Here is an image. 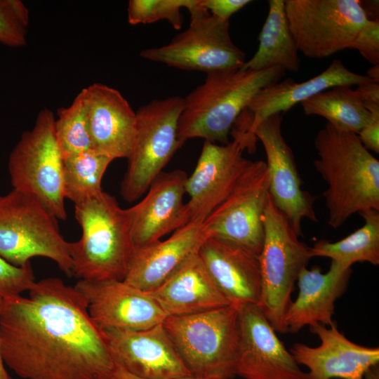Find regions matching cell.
I'll list each match as a JSON object with an SVG mask.
<instances>
[{
    "label": "cell",
    "instance_id": "obj_1",
    "mask_svg": "<svg viewBox=\"0 0 379 379\" xmlns=\"http://www.w3.org/2000/svg\"><path fill=\"white\" fill-rule=\"evenodd\" d=\"M0 351L23 379H112L116 366L84 295L56 277L2 298Z\"/></svg>",
    "mask_w": 379,
    "mask_h": 379
},
{
    "label": "cell",
    "instance_id": "obj_2",
    "mask_svg": "<svg viewBox=\"0 0 379 379\" xmlns=\"http://www.w3.org/2000/svg\"><path fill=\"white\" fill-rule=\"evenodd\" d=\"M314 147V168L328 185L322 195L331 227L338 228L354 213L379 211V161L357 134L327 123Z\"/></svg>",
    "mask_w": 379,
    "mask_h": 379
},
{
    "label": "cell",
    "instance_id": "obj_3",
    "mask_svg": "<svg viewBox=\"0 0 379 379\" xmlns=\"http://www.w3.org/2000/svg\"><path fill=\"white\" fill-rule=\"evenodd\" d=\"M284 74L279 67L258 71L229 69L207 74L204 83L183 98L178 126L181 146L192 138L228 143L236 120L250 101Z\"/></svg>",
    "mask_w": 379,
    "mask_h": 379
},
{
    "label": "cell",
    "instance_id": "obj_4",
    "mask_svg": "<svg viewBox=\"0 0 379 379\" xmlns=\"http://www.w3.org/2000/svg\"><path fill=\"white\" fill-rule=\"evenodd\" d=\"M80 239L70 244L73 276L79 280H124L134 246L126 208L102 191L74 204Z\"/></svg>",
    "mask_w": 379,
    "mask_h": 379
},
{
    "label": "cell",
    "instance_id": "obj_5",
    "mask_svg": "<svg viewBox=\"0 0 379 379\" xmlns=\"http://www.w3.org/2000/svg\"><path fill=\"white\" fill-rule=\"evenodd\" d=\"M163 326L192 376L231 379L238 343L237 307L182 317H168Z\"/></svg>",
    "mask_w": 379,
    "mask_h": 379
},
{
    "label": "cell",
    "instance_id": "obj_6",
    "mask_svg": "<svg viewBox=\"0 0 379 379\" xmlns=\"http://www.w3.org/2000/svg\"><path fill=\"white\" fill-rule=\"evenodd\" d=\"M70 244L58 219L35 199L15 190L0 194V255L22 267L34 257L54 261L67 276H73Z\"/></svg>",
    "mask_w": 379,
    "mask_h": 379
},
{
    "label": "cell",
    "instance_id": "obj_7",
    "mask_svg": "<svg viewBox=\"0 0 379 379\" xmlns=\"http://www.w3.org/2000/svg\"><path fill=\"white\" fill-rule=\"evenodd\" d=\"M264 241L258 255L261 293L258 305L276 332L287 333L284 317L300 272L312 258L290 222L269 194L262 218Z\"/></svg>",
    "mask_w": 379,
    "mask_h": 379
},
{
    "label": "cell",
    "instance_id": "obj_8",
    "mask_svg": "<svg viewBox=\"0 0 379 379\" xmlns=\"http://www.w3.org/2000/svg\"><path fill=\"white\" fill-rule=\"evenodd\" d=\"M52 111L43 109L30 131L23 132L8 158L13 190L41 204L58 220L67 218L64 159L58 145Z\"/></svg>",
    "mask_w": 379,
    "mask_h": 379
},
{
    "label": "cell",
    "instance_id": "obj_9",
    "mask_svg": "<svg viewBox=\"0 0 379 379\" xmlns=\"http://www.w3.org/2000/svg\"><path fill=\"white\" fill-rule=\"evenodd\" d=\"M183 98L153 100L136 112V128L121 194L128 202L141 197L181 147L178 126Z\"/></svg>",
    "mask_w": 379,
    "mask_h": 379
},
{
    "label": "cell",
    "instance_id": "obj_10",
    "mask_svg": "<svg viewBox=\"0 0 379 379\" xmlns=\"http://www.w3.org/2000/svg\"><path fill=\"white\" fill-rule=\"evenodd\" d=\"M188 11V28L167 44L145 49L140 55L182 70L206 74L240 68L246 56L232 40L230 21L213 16L201 5V0H197Z\"/></svg>",
    "mask_w": 379,
    "mask_h": 379
},
{
    "label": "cell",
    "instance_id": "obj_11",
    "mask_svg": "<svg viewBox=\"0 0 379 379\" xmlns=\"http://www.w3.org/2000/svg\"><path fill=\"white\" fill-rule=\"evenodd\" d=\"M299 52L321 59L349 48L368 20L359 0H285Z\"/></svg>",
    "mask_w": 379,
    "mask_h": 379
},
{
    "label": "cell",
    "instance_id": "obj_12",
    "mask_svg": "<svg viewBox=\"0 0 379 379\" xmlns=\"http://www.w3.org/2000/svg\"><path fill=\"white\" fill-rule=\"evenodd\" d=\"M268 197L266 163L252 161L227 197L203 222L208 237L233 243L259 255L265 237L262 218Z\"/></svg>",
    "mask_w": 379,
    "mask_h": 379
},
{
    "label": "cell",
    "instance_id": "obj_13",
    "mask_svg": "<svg viewBox=\"0 0 379 379\" xmlns=\"http://www.w3.org/2000/svg\"><path fill=\"white\" fill-rule=\"evenodd\" d=\"M234 372L244 379H310L256 304L237 307Z\"/></svg>",
    "mask_w": 379,
    "mask_h": 379
},
{
    "label": "cell",
    "instance_id": "obj_14",
    "mask_svg": "<svg viewBox=\"0 0 379 379\" xmlns=\"http://www.w3.org/2000/svg\"><path fill=\"white\" fill-rule=\"evenodd\" d=\"M281 123V114H273L260 123L253 134L265 151L272 201L300 237L304 218L318 221L314 209L317 197L302 188V181L293 151L283 136Z\"/></svg>",
    "mask_w": 379,
    "mask_h": 379
},
{
    "label": "cell",
    "instance_id": "obj_15",
    "mask_svg": "<svg viewBox=\"0 0 379 379\" xmlns=\"http://www.w3.org/2000/svg\"><path fill=\"white\" fill-rule=\"evenodd\" d=\"M244 150L245 142L237 138L224 145L204 141L185 184L190 221L204 222L230 193L252 162L243 156Z\"/></svg>",
    "mask_w": 379,
    "mask_h": 379
},
{
    "label": "cell",
    "instance_id": "obj_16",
    "mask_svg": "<svg viewBox=\"0 0 379 379\" xmlns=\"http://www.w3.org/2000/svg\"><path fill=\"white\" fill-rule=\"evenodd\" d=\"M369 81L372 80L366 75L354 73L340 60H334L325 70L309 80L297 82L289 78L262 88L241 112L231 133L256 143L253 132L267 117L285 112L296 104L333 87L358 86Z\"/></svg>",
    "mask_w": 379,
    "mask_h": 379
},
{
    "label": "cell",
    "instance_id": "obj_17",
    "mask_svg": "<svg viewBox=\"0 0 379 379\" xmlns=\"http://www.w3.org/2000/svg\"><path fill=\"white\" fill-rule=\"evenodd\" d=\"M74 287L84 295L100 330H145L163 324L167 317L147 293L123 280H79Z\"/></svg>",
    "mask_w": 379,
    "mask_h": 379
},
{
    "label": "cell",
    "instance_id": "obj_18",
    "mask_svg": "<svg viewBox=\"0 0 379 379\" xmlns=\"http://www.w3.org/2000/svg\"><path fill=\"white\" fill-rule=\"evenodd\" d=\"M115 364L141 379L192 375L163 324L140 331L101 330Z\"/></svg>",
    "mask_w": 379,
    "mask_h": 379
},
{
    "label": "cell",
    "instance_id": "obj_19",
    "mask_svg": "<svg viewBox=\"0 0 379 379\" xmlns=\"http://www.w3.org/2000/svg\"><path fill=\"white\" fill-rule=\"evenodd\" d=\"M187 178L182 170L162 171L144 198L126 208L134 249L159 241L190 221L183 201Z\"/></svg>",
    "mask_w": 379,
    "mask_h": 379
},
{
    "label": "cell",
    "instance_id": "obj_20",
    "mask_svg": "<svg viewBox=\"0 0 379 379\" xmlns=\"http://www.w3.org/2000/svg\"><path fill=\"white\" fill-rule=\"evenodd\" d=\"M319 345L296 343L289 352L299 365L305 366L310 379H364L379 362V348L357 345L342 333L335 322L310 327Z\"/></svg>",
    "mask_w": 379,
    "mask_h": 379
},
{
    "label": "cell",
    "instance_id": "obj_21",
    "mask_svg": "<svg viewBox=\"0 0 379 379\" xmlns=\"http://www.w3.org/2000/svg\"><path fill=\"white\" fill-rule=\"evenodd\" d=\"M91 148L114 160L128 158L134 141L136 112L117 89L95 83L81 90Z\"/></svg>",
    "mask_w": 379,
    "mask_h": 379
},
{
    "label": "cell",
    "instance_id": "obj_22",
    "mask_svg": "<svg viewBox=\"0 0 379 379\" xmlns=\"http://www.w3.org/2000/svg\"><path fill=\"white\" fill-rule=\"evenodd\" d=\"M207 238L203 222L190 221L167 239L135 248L123 281L144 292L156 289L197 255Z\"/></svg>",
    "mask_w": 379,
    "mask_h": 379
},
{
    "label": "cell",
    "instance_id": "obj_23",
    "mask_svg": "<svg viewBox=\"0 0 379 379\" xmlns=\"http://www.w3.org/2000/svg\"><path fill=\"white\" fill-rule=\"evenodd\" d=\"M199 255L231 305L239 307L259 303L261 275L258 255L214 237L204 241Z\"/></svg>",
    "mask_w": 379,
    "mask_h": 379
},
{
    "label": "cell",
    "instance_id": "obj_24",
    "mask_svg": "<svg viewBox=\"0 0 379 379\" xmlns=\"http://www.w3.org/2000/svg\"><path fill=\"white\" fill-rule=\"evenodd\" d=\"M351 273V267L334 261L326 273L317 266L302 268L296 281L298 295L285 314L287 331L295 333L305 326L332 324L335 302L347 288Z\"/></svg>",
    "mask_w": 379,
    "mask_h": 379
},
{
    "label": "cell",
    "instance_id": "obj_25",
    "mask_svg": "<svg viewBox=\"0 0 379 379\" xmlns=\"http://www.w3.org/2000/svg\"><path fill=\"white\" fill-rule=\"evenodd\" d=\"M168 317H182L231 305L218 288L199 253L156 289L146 292Z\"/></svg>",
    "mask_w": 379,
    "mask_h": 379
},
{
    "label": "cell",
    "instance_id": "obj_26",
    "mask_svg": "<svg viewBox=\"0 0 379 379\" xmlns=\"http://www.w3.org/2000/svg\"><path fill=\"white\" fill-rule=\"evenodd\" d=\"M268 5L258 50L239 69L258 71L279 67L285 72H296L300 65L299 51L289 28L284 0H270Z\"/></svg>",
    "mask_w": 379,
    "mask_h": 379
},
{
    "label": "cell",
    "instance_id": "obj_27",
    "mask_svg": "<svg viewBox=\"0 0 379 379\" xmlns=\"http://www.w3.org/2000/svg\"><path fill=\"white\" fill-rule=\"evenodd\" d=\"M364 223L360 228L336 242L320 240L310 247L312 258L325 257L350 268L356 262L379 264V211L359 213Z\"/></svg>",
    "mask_w": 379,
    "mask_h": 379
},
{
    "label": "cell",
    "instance_id": "obj_28",
    "mask_svg": "<svg viewBox=\"0 0 379 379\" xmlns=\"http://www.w3.org/2000/svg\"><path fill=\"white\" fill-rule=\"evenodd\" d=\"M300 105L305 115L322 117L334 128L356 134L371 118V113L355 90L348 86L322 91Z\"/></svg>",
    "mask_w": 379,
    "mask_h": 379
},
{
    "label": "cell",
    "instance_id": "obj_29",
    "mask_svg": "<svg viewBox=\"0 0 379 379\" xmlns=\"http://www.w3.org/2000/svg\"><path fill=\"white\" fill-rule=\"evenodd\" d=\"M112 161L93 149L64 158L65 199L75 204L102 192V180Z\"/></svg>",
    "mask_w": 379,
    "mask_h": 379
},
{
    "label": "cell",
    "instance_id": "obj_30",
    "mask_svg": "<svg viewBox=\"0 0 379 379\" xmlns=\"http://www.w3.org/2000/svg\"><path fill=\"white\" fill-rule=\"evenodd\" d=\"M54 130L63 159L92 149L86 109L81 92L69 107L58 110Z\"/></svg>",
    "mask_w": 379,
    "mask_h": 379
},
{
    "label": "cell",
    "instance_id": "obj_31",
    "mask_svg": "<svg viewBox=\"0 0 379 379\" xmlns=\"http://www.w3.org/2000/svg\"><path fill=\"white\" fill-rule=\"evenodd\" d=\"M197 0H130L128 22L131 25L148 24L165 20L175 29L182 25L181 9L189 10Z\"/></svg>",
    "mask_w": 379,
    "mask_h": 379
},
{
    "label": "cell",
    "instance_id": "obj_32",
    "mask_svg": "<svg viewBox=\"0 0 379 379\" xmlns=\"http://www.w3.org/2000/svg\"><path fill=\"white\" fill-rule=\"evenodd\" d=\"M29 11L20 0H0V43L11 47L27 43Z\"/></svg>",
    "mask_w": 379,
    "mask_h": 379
},
{
    "label": "cell",
    "instance_id": "obj_33",
    "mask_svg": "<svg viewBox=\"0 0 379 379\" xmlns=\"http://www.w3.org/2000/svg\"><path fill=\"white\" fill-rule=\"evenodd\" d=\"M31 262L22 267L15 266L0 255V298L20 295L34 284Z\"/></svg>",
    "mask_w": 379,
    "mask_h": 379
},
{
    "label": "cell",
    "instance_id": "obj_34",
    "mask_svg": "<svg viewBox=\"0 0 379 379\" xmlns=\"http://www.w3.org/2000/svg\"><path fill=\"white\" fill-rule=\"evenodd\" d=\"M349 48L358 51L373 65H378L379 20H368L357 34Z\"/></svg>",
    "mask_w": 379,
    "mask_h": 379
},
{
    "label": "cell",
    "instance_id": "obj_35",
    "mask_svg": "<svg viewBox=\"0 0 379 379\" xmlns=\"http://www.w3.org/2000/svg\"><path fill=\"white\" fill-rule=\"evenodd\" d=\"M371 113L368 124L357 134L359 139L368 149L379 153V104L364 103Z\"/></svg>",
    "mask_w": 379,
    "mask_h": 379
},
{
    "label": "cell",
    "instance_id": "obj_36",
    "mask_svg": "<svg viewBox=\"0 0 379 379\" xmlns=\"http://www.w3.org/2000/svg\"><path fill=\"white\" fill-rule=\"evenodd\" d=\"M251 2L250 0H201V5L218 20L229 21L233 14Z\"/></svg>",
    "mask_w": 379,
    "mask_h": 379
},
{
    "label": "cell",
    "instance_id": "obj_37",
    "mask_svg": "<svg viewBox=\"0 0 379 379\" xmlns=\"http://www.w3.org/2000/svg\"><path fill=\"white\" fill-rule=\"evenodd\" d=\"M357 86L354 90L363 103L379 104V82L369 81Z\"/></svg>",
    "mask_w": 379,
    "mask_h": 379
},
{
    "label": "cell",
    "instance_id": "obj_38",
    "mask_svg": "<svg viewBox=\"0 0 379 379\" xmlns=\"http://www.w3.org/2000/svg\"><path fill=\"white\" fill-rule=\"evenodd\" d=\"M112 379H141V378L135 377L130 374L129 373L126 372L125 370H124L121 367L116 366L115 369L112 376ZM173 379H208V378H198V377L190 375V376H186V377L173 378Z\"/></svg>",
    "mask_w": 379,
    "mask_h": 379
},
{
    "label": "cell",
    "instance_id": "obj_39",
    "mask_svg": "<svg viewBox=\"0 0 379 379\" xmlns=\"http://www.w3.org/2000/svg\"><path fill=\"white\" fill-rule=\"evenodd\" d=\"M363 2H364L365 4L360 1L361 7L365 11L367 18L370 13H373L374 19L378 20V18H376V15H378V1H366Z\"/></svg>",
    "mask_w": 379,
    "mask_h": 379
},
{
    "label": "cell",
    "instance_id": "obj_40",
    "mask_svg": "<svg viewBox=\"0 0 379 379\" xmlns=\"http://www.w3.org/2000/svg\"><path fill=\"white\" fill-rule=\"evenodd\" d=\"M2 303V298H0V309ZM0 379H13L8 374L6 366L3 361L0 351Z\"/></svg>",
    "mask_w": 379,
    "mask_h": 379
},
{
    "label": "cell",
    "instance_id": "obj_41",
    "mask_svg": "<svg viewBox=\"0 0 379 379\" xmlns=\"http://www.w3.org/2000/svg\"><path fill=\"white\" fill-rule=\"evenodd\" d=\"M372 81L379 82V65H373L367 72L366 75Z\"/></svg>",
    "mask_w": 379,
    "mask_h": 379
}]
</instances>
